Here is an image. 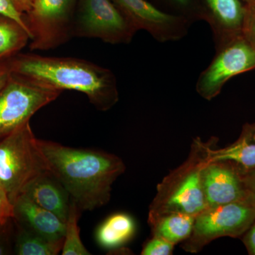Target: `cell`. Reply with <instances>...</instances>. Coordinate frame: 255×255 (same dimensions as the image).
I'll return each instance as SVG.
<instances>
[{"mask_svg":"<svg viewBox=\"0 0 255 255\" xmlns=\"http://www.w3.org/2000/svg\"><path fill=\"white\" fill-rule=\"evenodd\" d=\"M6 61L11 75L46 90L81 92L101 112L111 110L119 102L113 72L88 60L18 53Z\"/></svg>","mask_w":255,"mask_h":255,"instance_id":"obj_1","label":"cell"},{"mask_svg":"<svg viewBox=\"0 0 255 255\" xmlns=\"http://www.w3.org/2000/svg\"><path fill=\"white\" fill-rule=\"evenodd\" d=\"M38 144L50 172L82 211H93L109 202L112 184L126 169L120 157L40 139Z\"/></svg>","mask_w":255,"mask_h":255,"instance_id":"obj_2","label":"cell"},{"mask_svg":"<svg viewBox=\"0 0 255 255\" xmlns=\"http://www.w3.org/2000/svg\"><path fill=\"white\" fill-rule=\"evenodd\" d=\"M217 140L216 137H211L205 142L200 137L194 139L187 160L157 185L147 221L171 213L196 216L206 209L201 173L206 164L211 162L210 150Z\"/></svg>","mask_w":255,"mask_h":255,"instance_id":"obj_3","label":"cell"},{"mask_svg":"<svg viewBox=\"0 0 255 255\" xmlns=\"http://www.w3.org/2000/svg\"><path fill=\"white\" fill-rule=\"evenodd\" d=\"M50 172L29 122L0 140V185L12 204L30 183Z\"/></svg>","mask_w":255,"mask_h":255,"instance_id":"obj_4","label":"cell"},{"mask_svg":"<svg viewBox=\"0 0 255 255\" xmlns=\"http://www.w3.org/2000/svg\"><path fill=\"white\" fill-rule=\"evenodd\" d=\"M255 220V200L236 201L206 208L196 216L190 237L182 248L197 253L219 238L243 236Z\"/></svg>","mask_w":255,"mask_h":255,"instance_id":"obj_5","label":"cell"},{"mask_svg":"<svg viewBox=\"0 0 255 255\" xmlns=\"http://www.w3.org/2000/svg\"><path fill=\"white\" fill-rule=\"evenodd\" d=\"M76 0H33L25 13L31 50L55 49L73 38Z\"/></svg>","mask_w":255,"mask_h":255,"instance_id":"obj_6","label":"cell"},{"mask_svg":"<svg viewBox=\"0 0 255 255\" xmlns=\"http://www.w3.org/2000/svg\"><path fill=\"white\" fill-rule=\"evenodd\" d=\"M137 32L113 0H80L73 36L97 38L112 45L128 44Z\"/></svg>","mask_w":255,"mask_h":255,"instance_id":"obj_7","label":"cell"},{"mask_svg":"<svg viewBox=\"0 0 255 255\" xmlns=\"http://www.w3.org/2000/svg\"><path fill=\"white\" fill-rule=\"evenodd\" d=\"M60 94L11 74L0 90V140L29 122L38 111L56 100Z\"/></svg>","mask_w":255,"mask_h":255,"instance_id":"obj_8","label":"cell"},{"mask_svg":"<svg viewBox=\"0 0 255 255\" xmlns=\"http://www.w3.org/2000/svg\"><path fill=\"white\" fill-rule=\"evenodd\" d=\"M255 69V50L243 35L216 49L214 59L199 75L198 95L207 101L216 98L228 80Z\"/></svg>","mask_w":255,"mask_h":255,"instance_id":"obj_9","label":"cell"},{"mask_svg":"<svg viewBox=\"0 0 255 255\" xmlns=\"http://www.w3.org/2000/svg\"><path fill=\"white\" fill-rule=\"evenodd\" d=\"M137 31L142 30L160 43L187 36L190 23L181 16L159 9L147 0H113Z\"/></svg>","mask_w":255,"mask_h":255,"instance_id":"obj_10","label":"cell"},{"mask_svg":"<svg viewBox=\"0 0 255 255\" xmlns=\"http://www.w3.org/2000/svg\"><path fill=\"white\" fill-rule=\"evenodd\" d=\"M206 208L236 201L255 200L246 189L242 172L234 164L226 161L210 162L201 173Z\"/></svg>","mask_w":255,"mask_h":255,"instance_id":"obj_11","label":"cell"},{"mask_svg":"<svg viewBox=\"0 0 255 255\" xmlns=\"http://www.w3.org/2000/svg\"><path fill=\"white\" fill-rule=\"evenodd\" d=\"M200 7L212 31L215 49L242 34L246 14L242 0H202Z\"/></svg>","mask_w":255,"mask_h":255,"instance_id":"obj_12","label":"cell"},{"mask_svg":"<svg viewBox=\"0 0 255 255\" xmlns=\"http://www.w3.org/2000/svg\"><path fill=\"white\" fill-rule=\"evenodd\" d=\"M14 221L31 232L50 240L64 238L65 223L23 194L13 203Z\"/></svg>","mask_w":255,"mask_h":255,"instance_id":"obj_13","label":"cell"},{"mask_svg":"<svg viewBox=\"0 0 255 255\" xmlns=\"http://www.w3.org/2000/svg\"><path fill=\"white\" fill-rule=\"evenodd\" d=\"M37 205L56 215L66 222L70 196L51 172L42 174L30 183L22 193Z\"/></svg>","mask_w":255,"mask_h":255,"instance_id":"obj_14","label":"cell"},{"mask_svg":"<svg viewBox=\"0 0 255 255\" xmlns=\"http://www.w3.org/2000/svg\"><path fill=\"white\" fill-rule=\"evenodd\" d=\"M210 160L226 161L234 164L242 173L255 169V141L253 140V125L246 124L237 141L224 148L210 150Z\"/></svg>","mask_w":255,"mask_h":255,"instance_id":"obj_15","label":"cell"},{"mask_svg":"<svg viewBox=\"0 0 255 255\" xmlns=\"http://www.w3.org/2000/svg\"><path fill=\"white\" fill-rule=\"evenodd\" d=\"M135 232V223L131 216L118 213L112 215L97 228L96 241L104 249H117L130 241Z\"/></svg>","mask_w":255,"mask_h":255,"instance_id":"obj_16","label":"cell"},{"mask_svg":"<svg viewBox=\"0 0 255 255\" xmlns=\"http://www.w3.org/2000/svg\"><path fill=\"white\" fill-rule=\"evenodd\" d=\"M196 216L171 213L147 221L153 236H158L176 245L190 237Z\"/></svg>","mask_w":255,"mask_h":255,"instance_id":"obj_17","label":"cell"},{"mask_svg":"<svg viewBox=\"0 0 255 255\" xmlns=\"http://www.w3.org/2000/svg\"><path fill=\"white\" fill-rule=\"evenodd\" d=\"M14 253L18 255H56L62 252L64 238L50 240L16 223Z\"/></svg>","mask_w":255,"mask_h":255,"instance_id":"obj_18","label":"cell"},{"mask_svg":"<svg viewBox=\"0 0 255 255\" xmlns=\"http://www.w3.org/2000/svg\"><path fill=\"white\" fill-rule=\"evenodd\" d=\"M30 41L27 31L14 20L0 15V62L20 53Z\"/></svg>","mask_w":255,"mask_h":255,"instance_id":"obj_19","label":"cell"},{"mask_svg":"<svg viewBox=\"0 0 255 255\" xmlns=\"http://www.w3.org/2000/svg\"><path fill=\"white\" fill-rule=\"evenodd\" d=\"M81 212L76 202L70 198V209L65 222V236L62 250L63 255H91L84 246L80 238L78 223Z\"/></svg>","mask_w":255,"mask_h":255,"instance_id":"obj_20","label":"cell"},{"mask_svg":"<svg viewBox=\"0 0 255 255\" xmlns=\"http://www.w3.org/2000/svg\"><path fill=\"white\" fill-rule=\"evenodd\" d=\"M174 9V14L187 20L190 25L203 20L200 6L196 0H166Z\"/></svg>","mask_w":255,"mask_h":255,"instance_id":"obj_21","label":"cell"},{"mask_svg":"<svg viewBox=\"0 0 255 255\" xmlns=\"http://www.w3.org/2000/svg\"><path fill=\"white\" fill-rule=\"evenodd\" d=\"M16 226L14 218L0 224V255L14 253Z\"/></svg>","mask_w":255,"mask_h":255,"instance_id":"obj_22","label":"cell"},{"mask_svg":"<svg viewBox=\"0 0 255 255\" xmlns=\"http://www.w3.org/2000/svg\"><path fill=\"white\" fill-rule=\"evenodd\" d=\"M175 245L158 236H152L144 246L142 255H169L172 254Z\"/></svg>","mask_w":255,"mask_h":255,"instance_id":"obj_23","label":"cell"},{"mask_svg":"<svg viewBox=\"0 0 255 255\" xmlns=\"http://www.w3.org/2000/svg\"><path fill=\"white\" fill-rule=\"evenodd\" d=\"M242 35L255 50V6L246 4Z\"/></svg>","mask_w":255,"mask_h":255,"instance_id":"obj_24","label":"cell"},{"mask_svg":"<svg viewBox=\"0 0 255 255\" xmlns=\"http://www.w3.org/2000/svg\"><path fill=\"white\" fill-rule=\"evenodd\" d=\"M0 15L14 20L23 26L29 34L25 21V14L18 9L14 0H0Z\"/></svg>","mask_w":255,"mask_h":255,"instance_id":"obj_25","label":"cell"},{"mask_svg":"<svg viewBox=\"0 0 255 255\" xmlns=\"http://www.w3.org/2000/svg\"><path fill=\"white\" fill-rule=\"evenodd\" d=\"M14 217V204L4 188L0 185V224Z\"/></svg>","mask_w":255,"mask_h":255,"instance_id":"obj_26","label":"cell"},{"mask_svg":"<svg viewBox=\"0 0 255 255\" xmlns=\"http://www.w3.org/2000/svg\"><path fill=\"white\" fill-rule=\"evenodd\" d=\"M243 241L249 255H255V220L245 233Z\"/></svg>","mask_w":255,"mask_h":255,"instance_id":"obj_27","label":"cell"},{"mask_svg":"<svg viewBox=\"0 0 255 255\" xmlns=\"http://www.w3.org/2000/svg\"><path fill=\"white\" fill-rule=\"evenodd\" d=\"M242 178L246 189L255 197V169L242 173Z\"/></svg>","mask_w":255,"mask_h":255,"instance_id":"obj_28","label":"cell"},{"mask_svg":"<svg viewBox=\"0 0 255 255\" xmlns=\"http://www.w3.org/2000/svg\"><path fill=\"white\" fill-rule=\"evenodd\" d=\"M10 76H11V73L6 60L0 62V90L4 86Z\"/></svg>","mask_w":255,"mask_h":255,"instance_id":"obj_29","label":"cell"},{"mask_svg":"<svg viewBox=\"0 0 255 255\" xmlns=\"http://www.w3.org/2000/svg\"><path fill=\"white\" fill-rule=\"evenodd\" d=\"M14 1L18 9H19L21 12L23 13V14L29 11V8H28V6L23 0H14Z\"/></svg>","mask_w":255,"mask_h":255,"instance_id":"obj_30","label":"cell"},{"mask_svg":"<svg viewBox=\"0 0 255 255\" xmlns=\"http://www.w3.org/2000/svg\"><path fill=\"white\" fill-rule=\"evenodd\" d=\"M245 4L249 5V6H255V0H242Z\"/></svg>","mask_w":255,"mask_h":255,"instance_id":"obj_31","label":"cell"},{"mask_svg":"<svg viewBox=\"0 0 255 255\" xmlns=\"http://www.w3.org/2000/svg\"><path fill=\"white\" fill-rule=\"evenodd\" d=\"M23 1H25V3H26V5H27L30 10V9H31L32 2H33V0H23Z\"/></svg>","mask_w":255,"mask_h":255,"instance_id":"obj_32","label":"cell"},{"mask_svg":"<svg viewBox=\"0 0 255 255\" xmlns=\"http://www.w3.org/2000/svg\"><path fill=\"white\" fill-rule=\"evenodd\" d=\"M253 140L255 141V124L253 125Z\"/></svg>","mask_w":255,"mask_h":255,"instance_id":"obj_33","label":"cell"}]
</instances>
